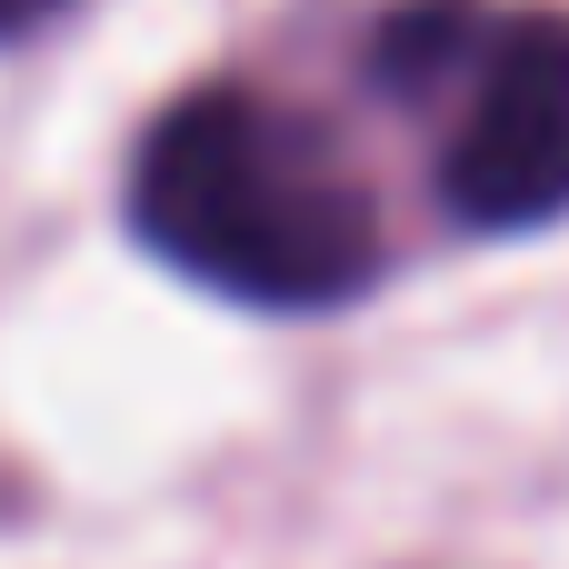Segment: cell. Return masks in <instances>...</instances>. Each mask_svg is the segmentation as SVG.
Segmentation results:
<instances>
[{
  "label": "cell",
  "instance_id": "cell-1",
  "mask_svg": "<svg viewBox=\"0 0 569 569\" xmlns=\"http://www.w3.org/2000/svg\"><path fill=\"white\" fill-rule=\"evenodd\" d=\"M130 230L250 310H340L380 280V210L350 160L240 80H210L150 120L130 160Z\"/></svg>",
  "mask_w": 569,
  "mask_h": 569
},
{
  "label": "cell",
  "instance_id": "cell-2",
  "mask_svg": "<svg viewBox=\"0 0 569 569\" xmlns=\"http://www.w3.org/2000/svg\"><path fill=\"white\" fill-rule=\"evenodd\" d=\"M440 200L460 230H540L569 210V10H480Z\"/></svg>",
  "mask_w": 569,
  "mask_h": 569
},
{
  "label": "cell",
  "instance_id": "cell-3",
  "mask_svg": "<svg viewBox=\"0 0 569 569\" xmlns=\"http://www.w3.org/2000/svg\"><path fill=\"white\" fill-rule=\"evenodd\" d=\"M70 0H0V40H20V30H40V20H60Z\"/></svg>",
  "mask_w": 569,
  "mask_h": 569
}]
</instances>
